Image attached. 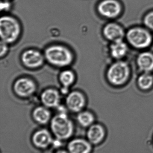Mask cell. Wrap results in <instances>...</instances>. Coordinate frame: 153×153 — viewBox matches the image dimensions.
I'll list each match as a JSON object with an SVG mask.
<instances>
[{
    "mask_svg": "<svg viewBox=\"0 0 153 153\" xmlns=\"http://www.w3.org/2000/svg\"><path fill=\"white\" fill-rule=\"evenodd\" d=\"M59 79L62 85L61 92L63 94H66L69 87L75 81V74L72 71L65 70L60 73Z\"/></svg>",
    "mask_w": 153,
    "mask_h": 153,
    "instance_id": "obj_18",
    "label": "cell"
},
{
    "mask_svg": "<svg viewBox=\"0 0 153 153\" xmlns=\"http://www.w3.org/2000/svg\"></svg>",
    "mask_w": 153,
    "mask_h": 153,
    "instance_id": "obj_25",
    "label": "cell"
},
{
    "mask_svg": "<svg viewBox=\"0 0 153 153\" xmlns=\"http://www.w3.org/2000/svg\"><path fill=\"white\" fill-rule=\"evenodd\" d=\"M125 40L130 47L139 51L149 49L153 44V37L146 29L134 27L126 33Z\"/></svg>",
    "mask_w": 153,
    "mask_h": 153,
    "instance_id": "obj_3",
    "label": "cell"
},
{
    "mask_svg": "<svg viewBox=\"0 0 153 153\" xmlns=\"http://www.w3.org/2000/svg\"><path fill=\"white\" fill-rule=\"evenodd\" d=\"M21 27L14 18L8 16L1 17L0 20L1 40L8 44L15 42L19 37Z\"/></svg>",
    "mask_w": 153,
    "mask_h": 153,
    "instance_id": "obj_5",
    "label": "cell"
},
{
    "mask_svg": "<svg viewBox=\"0 0 153 153\" xmlns=\"http://www.w3.org/2000/svg\"><path fill=\"white\" fill-rule=\"evenodd\" d=\"M137 87L141 91H147L153 87V74L140 73L137 79Z\"/></svg>",
    "mask_w": 153,
    "mask_h": 153,
    "instance_id": "obj_19",
    "label": "cell"
},
{
    "mask_svg": "<svg viewBox=\"0 0 153 153\" xmlns=\"http://www.w3.org/2000/svg\"><path fill=\"white\" fill-rule=\"evenodd\" d=\"M62 141L60 140H59V139H56L54 141L53 140V143H52V144H53V146L54 147H56V148H57V147H59L62 144V143H61Z\"/></svg>",
    "mask_w": 153,
    "mask_h": 153,
    "instance_id": "obj_23",
    "label": "cell"
},
{
    "mask_svg": "<svg viewBox=\"0 0 153 153\" xmlns=\"http://www.w3.org/2000/svg\"><path fill=\"white\" fill-rule=\"evenodd\" d=\"M86 99L83 94L79 91H73L68 94L66 99V107L73 112H80L86 104Z\"/></svg>",
    "mask_w": 153,
    "mask_h": 153,
    "instance_id": "obj_9",
    "label": "cell"
},
{
    "mask_svg": "<svg viewBox=\"0 0 153 153\" xmlns=\"http://www.w3.org/2000/svg\"><path fill=\"white\" fill-rule=\"evenodd\" d=\"M37 85L34 81L28 77L19 78L13 85L14 92L19 97L27 98L36 92Z\"/></svg>",
    "mask_w": 153,
    "mask_h": 153,
    "instance_id": "obj_6",
    "label": "cell"
},
{
    "mask_svg": "<svg viewBox=\"0 0 153 153\" xmlns=\"http://www.w3.org/2000/svg\"><path fill=\"white\" fill-rule=\"evenodd\" d=\"M98 10L103 16L113 18L119 15L121 11V7L119 3L115 0H105L99 4Z\"/></svg>",
    "mask_w": 153,
    "mask_h": 153,
    "instance_id": "obj_14",
    "label": "cell"
},
{
    "mask_svg": "<svg viewBox=\"0 0 153 153\" xmlns=\"http://www.w3.org/2000/svg\"><path fill=\"white\" fill-rule=\"evenodd\" d=\"M136 65L140 73H153V52L150 50L140 51L136 58Z\"/></svg>",
    "mask_w": 153,
    "mask_h": 153,
    "instance_id": "obj_10",
    "label": "cell"
},
{
    "mask_svg": "<svg viewBox=\"0 0 153 153\" xmlns=\"http://www.w3.org/2000/svg\"><path fill=\"white\" fill-rule=\"evenodd\" d=\"M132 74L130 65L124 60L114 61L107 69L106 78L109 83L115 87L125 85Z\"/></svg>",
    "mask_w": 153,
    "mask_h": 153,
    "instance_id": "obj_1",
    "label": "cell"
},
{
    "mask_svg": "<svg viewBox=\"0 0 153 153\" xmlns=\"http://www.w3.org/2000/svg\"><path fill=\"white\" fill-rule=\"evenodd\" d=\"M105 136L104 128L99 124H93L89 127L87 132V140L92 145H98L101 143Z\"/></svg>",
    "mask_w": 153,
    "mask_h": 153,
    "instance_id": "obj_16",
    "label": "cell"
},
{
    "mask_svg": "<svg viewBox=\"0 0 153 153\" xmlns=\"http://www.w3.org/2000/svg\"><path fill=\"white\" fill-rule=\"evenodd\" d=\"M45 57L40 52L35 49H29L22 55L21 61L24 66L29 69H35L42 66Z\"/></svg>",
    "mask_w": 153,
    "mask_h": 153,
    "instance_id": "obj_7",
    "label": "cell"
},
{
    "mask_svg": "<svg viewBox=\"0 0 153 153\" xmlns=\"http://www.w3.org/2000/svg\"><path fill=\"white\" fill-rule=\"evenodd\" d=\"M130 47L125 39L111 42L109 47L110 56L114 61L124 60L129 53Z\"/></svg>",
    "mask_w": 153,
    "mask_h": 153,
    "instance_id": "obj_8",
    "label": "cell"
},
{
    "mask_svg": "<svg viewBox=\"0 0 153 153\" xmlns=\"http://www.w3.org/2000/svg\"><path fill=\"white\" fill-rule=\"evenodd\" d=\"M50 132L46 129L36 131L32 136V142L35 147L41 149H46L53 143Z\"/></svg>",
    "mask_w": 153,
    "mask_h": 153,
    "instance_id": "obj_13",
    "label": "cell"
},
{
    "mask_svg": "<svg viewBox=\"0 0 153 153\" xmlns=\"http://www.w3.org/2000/svg\"><path fill=\"white\" fill-rule=\"evenodd\" d=\"M92 144L88 141L81 138H76L69 142L67 150L69 153H90Z\"/></svg>",
    "mask_w": 153,
    "mask_h": 153,
    "instance_id": "obj_15",
    "label": "cell"
},
{
    "mask_svg": "<svg viewBox=\"0 0 153 153\" xmlns=\"http://www.w3.org/2000/svg\"><path fill=\"white\" fill-rule=\"evenodd\" d=\"M32 117L37 123L46 125L51 120V112L48 108L45 106H39L34 109Z\"/></svg>",
    "mask_w": 153,
    "mask_h": 153,
    "instance_id": "obj_17",
    "label": "cell"
},
{
    "mask_svg": "<svg viewBox=\"0 0 153 153\" xmlns=\"http://www.w3.org/2000/svg\"><path fill=\"white\" fill-rule=\"evenodd\" d=\"M55 153H69L68 151L64 150H58L55 152Z\"/></svg>",
    "mask_w": 153,
    "mask_h": 153,
    "instance_id": "obj_24",
    "label": "cell"
},
{
    "mask_svg": "<svg viewBox=\"0 0 153 153\" xmlns=\"http://www.w3.org/2000/svg\"><path fill=\"white\" fill-rule=\"evenodd\" d=\"M105 38L110 43L124 39L126 33L123 28L116 23H109L105 26L103 30Z\"/></svg>",
    "mask_w": 153,
    "mask_h": 153,
    "instance_id": "obj_12",
    "label": "cell"
},
{
    "mask_svg": "<svg viewBox=\"0 0 153 153\" xmlns=\"http://www.w3.org/2000/svg\"><path fill=\"white\" fill-rule=\"evenodd\" d=\"M77 120L80 126L83 127H90L93 125L95 120L93 114L90 111H81L77 115Z\"/></svg>",
    "mask_w": 153,
    "mask_h": 153,
    "instance_id": "obj_20",
    "label": "cell"
},
{
    "mask_svg": "<svg viewBox=\"0 0 153 153\" xmlns=\"http://www.w3.org/2000/svg\"><path fill=\"white\" fill-rule=\"evenodd\" d=\"M50 128L57 139L61 141L70 138L74 133L73 123L66 112H59L50 120Z\"/></svg>",
    "mask_w": 153,
    "mask_h": 153,
    "instance_id": "obj_4",
    "label": "cell"
},
{
    "mask_svg": "<svg viewBox=\"0 0 153 153\" xmlns=\"http://www.w3.org/2000/svg\"><path fill=\"white\" fill-rule=\"evenodd\" d=\"M144 23L148 29L153 30V12L146 16L144 19Z\"/></svg>",
    "mask_w": 153,
    "mask_h": 153,
    "instance_id": "obj_21",
    "label": "cell"
},
{
    "mask_svg": "<svg viewBox=\"0 0 153 153\" xmlns=\"http://www.w3.org/2000/svg\"><path fill=\"white\" fill-rule=\"evenodd\" d=\"M45 59L51 65L57 67L69 66L73 61V54L66 47L61 45H53L45 51Z\"/></svg>",
    "mask_w": 153,
    "mask_h": 153,
    "instance_id": "obj_2",
    "label": "cell"
},
{
    "mask_svg": "<svg viewBox=\"0 0 153 153\" xmlns=\"http://www.w3.org/2000/svg\"><path fill=\"white\" fill-rule=\"evenodd\" d=\"M40 100L43 105L48 108H57L61 102V95L57 90L49 88L42 92Z\"/></svg>",
    "mask_w": 153,
    "mask_h": 153,
    "instance_id": "obj_11",
    "label": "cell"
},
{
    "mask_svg": "<svg viewBox=\"0 0 153 153\" xmlns=\"http://www.w3.org/2000/svg\"><path fill=\"white\" fill-rule=\"evenodd\" d=\"M8 44L1 40V57L4 56L7 54L8 51Z\"/></svg>",
    "mask_w": 153,
    "mask_h": 153,
    "instance_id": "obj_22",
    "label": "cell"
}]
</instances>
